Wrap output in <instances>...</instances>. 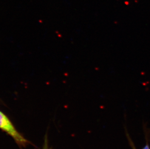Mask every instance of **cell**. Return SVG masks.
Returning <instances> with one entry per match:
<instances>
[{"mask_svg":"<svg viewBox=\"0 0 150 149\" xmlns=\"http://www.w3.org/2000/svg\"><path fill=\"white\" fill-rule=\"evenodd\" d=\"M43 149H51L50 148H48V144L47 143V141H45V145H44V148H43Z\"/></svg>","mask_w":150,"mask_h":149,"instance_id":"2","label":"cell"},{"mask_svg":"<svg viewBox=\"0 0 150 149\" xmlns=\"http://www.w3.org/2000/svg\"><path fill=\"white\" fill-rule=\"evenodd\" d=\"M144 149H149V147L148 145H146V146L145 147Z\"/></svg>","mask_w":150,"mask_h":149,"instance_id":"3","label":"cell"},{"mask_svg":"<svg viewBox=\"0 0 150 149\" xmlns=\"http://www.w3.org/2000/svg\"><path fill=\"white\" fill-rule=\"evenodd\" d=\"M0 129L11 136L20 145H25L27 143V140L18 132L8 117L1 111H0Z\"/></svg>","mask_w":150,"mask_h":149,"instance_id":"1","label":"cell"}]
</instances>
